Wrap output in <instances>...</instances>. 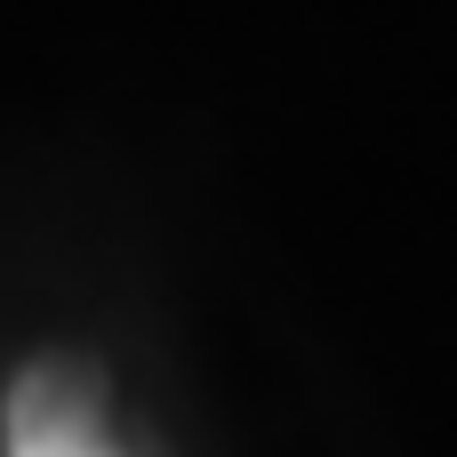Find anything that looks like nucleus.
<instances>
[{
    "label": "nucleus",
    "mask_w": 457,
    "mask_h": 457,
    "mask_svg": "<svg viewBox=\"0 0 457 457\" xmlns=\"http://www.w3.org/2000/svg\"><path fill=\"white\" fill-rule=\"evenodd\" d=\"M8 457H120L104 418H96L88 378H72V370L16 378V394H8Z\"/></svg>",
    "instance_id": "obj_1"
}]
</instances>
